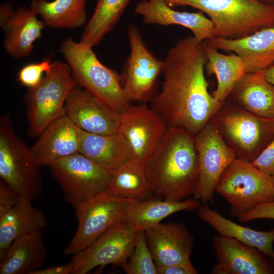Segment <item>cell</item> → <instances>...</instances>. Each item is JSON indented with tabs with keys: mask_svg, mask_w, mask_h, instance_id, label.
I'll return each mask as SVG.
<instances>
[{
	"mask_svg": "<svg viewBox=\"0 0 274 274\" xmlns=\"http://www.w3.org/2000/svg\"><path fill=\"white\" fill-rule=\"evenodd\" d=\"M207 61L203 42L194 37L179 40L168 51L161 89L150 101L167 127L180 128L195 135L222 106L224 102L209 92Z\"/></svg>",
	"mask_w": 274,
	"mask_h": 274,
	"instance_id": "6da1fadb",
	"label": "cell"
},
{
	"mask_svg": "<svg viewBox=\"0 0 274 274\" xmlns=\"http://www.w3.org/2000/svg\"><path fill=\"white\" fill-rule=\"evenodd\" d=\"M143 168L153 193L181 201L193 195L199 176L194 135L178 127H167Z\"/></svg>",
	"mask_w": 274,
	"mask_h": 274,
	"instance_id": "7a4b0ae2",
	"label": "cell"
},
{
	"mask_svg": "<svg viewBox=\"0 0 274 274\" xmlns=\"http://www.w3.org/2000/svg\"><path fill=\"white\" fill-rule=\"evenodd\" d=\"M170 7L188 6L206 13L214 38L237 39L274 27V5L256 0H163Z\"/></svg>",
	"mask_w": 274,
	"mask_h": 274,
	"instance_id": "3957f363",
	"label": "cell"
},
{
	"mask_svg": "<svg viewBox=\"0 0 274 274\" xmlns=\"http://www.w3.org/2000/svg\"><path fill=\"white\" fill-rule=\"evenodd\" d=\"M92 48L67 38L61 43L60 52L77 85L121 113L131 102L123 89L121 75L101 63Z\"/></svg>",
	"mask_w": 274,
	"mask_h": 274,
	"instance_id": "277c9868",
	"label": "cell"
},
{
	"mask_svg": "<svg viewBox=\"0 0 274 274\" xmlns=\"http://www.w3.org/2000/svg\"><path fill=\"white\" fill-rule=\"evenodd\" d=\"M40 166L31 150L16 133L9 113L0 118V177L18 195L40 198Z\"/></svg>",
	"mask_w": 274,
	"mask_h": 274,
	"instance_id": "5b68a950",
	"label": "cell"
},
{
	"mask_svg": "<svg viewBox=\"0 0 274 274\" xmlns=\"http://www.w3.org/2000/svg\"><path fill=\"white\" fill-rule=\"evenodd\" d=\"M224 101L211 120L236 158L252 162L271 141L274 119L254 115Z\"/></svg>",
	"mask_w": 274,
	"mask_h": 274,
	"instance_id": "8992f818",
	"label": "cell"
},
{
	"mask_svg": "<svg viewBox=\"0 0 274 274\" xmlns=\"http://www.w3.org/2000/svg\"><path fill=\"white\" fill-rule=\"evenodd\" d=\"M77 86L68 64L54 61L51 71L25 96L29 136H39L51 122L65 115L66 100Z\"/></svg>",
	"mask_w": 274,
	"mask_h": 274,
	"instance_id": "52a82bcc",
	"label": "cell"
},
{
	"mask_svg": "<svg viewBox=\"0 0 274 274\" xmlns=\"http://www.w3.org/2000/svg\"><path fill=\"white\" fill-rule=\"evenodd\" d=\"M216 192L230 206V215L238 217L259 204L274 200L271 176L251 162L235 158L221 176Z\"/></svg>",
	"mask_w": 274,
	"mask_h": 274,
	"instance_id": "ba28073f",
	"label": "cell"
},
{
	"mask_svg": "<svg viewBox=\"0 0 274 274\" xmlns=\"http://www.w3.org/2000/svg\"><path fill=\"white\" fill-rule=\"evenodd\" d=\"M134 200L118 197L106 190L74 207L78 225L64 253L75 255L87 248L113 225L123 221Z\"/></svg>",
	"mask_w": 274,
	"mask_h": 274,
	"instance_id": "9c48e42d",
	"label": "cell"
},
{
	"mask_svg": "<svg viewBox=\"0 0 274 274\" xmlns=\"http://www.w3.org/2000/svg\"><path fill=\"white\" fill-rule=\"evenodd\" d=\"M49 167L74 207L106 190L112 175V170L80 152L58 159Z\"/></svg>",
	"mask_w": 274,
	"mask_h": 274,
	"instance_id": "30bf717a",
	"label": "cell"
},
{
	"mask_svg": "<svg viewBox=\"0 0 274 274\" xmlns=\"http://www.w3.org/2000/svg\"><path fill=\"white\" fill-rule=\"evenodd\" d=\"M127 35L130 54L120 75L122 88L130 102H147L155 94L157 82L164 68V60L149 49L136 25H130Z\"/></svg>",
	"mask_w": 274,
	"mask_h": 274,
	"instance_id": "8fae6325",
	"label": "cell"
},
{
	"mask_svg": "<svg viewBox=\"0 0 274 274\" xmlns=\"http://www.w3.org/2000/svg\"><path fill=\"white\" fill-rule=\"evenodd\" d=\"M197 151L199 176L193 198L204 204L213 201L223 174L236 158L231 148L210 121L194 135Z\"/></svg>",
	"mask_w": 274,
	"mask_h": 274,
	"instance_id": "7c38bea8",
	"label": "cell"
},
{
	"mask_svg": "<svg viewBox=\"0 0 274 274\" xmlns=\"http://www.w3.org/2000/svg\"><path fill=\"white\" fill-rule=\"evenodd\" d=\"M120 114L118 132L129 146L131 161L143 167L167 127L147 102L131 104Z\"/></svg>",
	"mask_w": 274,
	"mask_h": 274,
	"instance_id": "4fadbf2b",
	"label": "cell"
},
{
	"mask_svg": "<svg viewBox=\"0 0 274 274\" xmlns=\"http://www.w3.org/2000/svg\"><path fill=\"white\" fill-rule=\"evenodd\" d=\"M136 234L124 221L116 223L74 255L72 274H85L97 267L109 264L122 267L133 251Z\"/></svg>",
	"mask_w": 274,
	"mask_h": 274,
	"instance_id": "5bb4252c",
	"label": "cell"
},
{
	"mask_svg": "<svg viewBox=\"0 0 274 274\" xmlns=\"http://www.w3.org/2000/svg\"><path fill=\"white\" fill-rule=\"evenodd\" d=\"M65 115L80 129L107 135L118 132L121 114L85 89L75 87L65 104Z\"/></svg>",
	"mask_w": 274,
	"mask_h": 274,
	"instance_id": "9a60e30c",
	"label": "cell"
},
{
	"mask_svg": "<svg viewBox=\"0 0 274 274\" xmlns=\"http://www.w3.org/2000/svg\"><path fill=\"white\" fill-rule=\"evenodd\" d=\"M145 233L157 267L191 262L194 239L183 223H160Z\"/></svg>",
	"mask_w": 274,
	"mask_h": 274,
	"instance_id": "2e32d148",
	"label": "cell"
},
{
	"mask_svg": "<svg viewBox=\"0 0 274 274\" xmlns=\"http://www.w3.org/2000/svg\"><path fill=\"white\" fill-rule=\"evenodd\" d=\"M213 244L217 259L213 274H269L273 271L257 249L218 234Z\"/></svg>",
	"mask_w": 274,
	"mask_h": 274,
	"instance_id": "e0dca14e",
	"label": "cell"
},
{
	"mask_svg": "<svg viewBox=\"0 0 274 274\" xmlns=\"http://www.w3.org/2000/svg\"><path fill=\"white\" fill-rule=\"evenodd\" d=\"M81 131L66 115L51 122L31 148L39 165L49 167L58 159L79 153Z\"/></svg>",
	"mask_w": 274,
	"mask_h": 274,
	"instance_id": "ac0fdd59",
	"label": "cell"
},
{
	"mask_svg": "<svg viewBox=\"0 0 274 274\" xmlns=\"http://www.w3.org/2000/svg\"><path fill=\"white\" fill-rule=\"evenodd\" d=\"M203 43L216 49L234 52L244 60L247 73L264 71L274 63V27L240 39L213 38Z\"/></svg>",
	"mask_w": 274,
	"mask_h": 274,
	"instance_id": "d6986e66",
	"label": "cell"
},
{
	"mask_svg": "<svg viewBox=\"0 0 274 274\" xmlns=\"http://www.w3.org/2000/svg\"><path fill=\"white\" fill-rule=\"evenodd\" d=\"M136 14L140 15L144 23L162 26L178 25L191 30L200 42L214 38V25L201 11L180 12L174 10L163 0H142L136 5Z\"/></svg>",
	"mask_w": 274,
	"mask_h": 274,
	"instance_id": "ffe728a7",
	"label": "cell"
},
{
	"mask_svg": "<svg viewBox=\"0 0 274 274\" xmlns=\"http://www.w3.org/2000/svg\"><path fill=\"white\" fill-rule=\"evenodd\" d=\"M31 201L18 196L16 203L0 215V258L15 239L48 226L46 216Z\"/></svg>",
	"mask_w": 274,
	"mask_h": 274,
	"instance_id": "44dd1931",
	"label": "cell"
},
{
	"mask_svg": "<svg viewBox=\"0 0 274 274\" xmlns=\"http://www.w3.org/2000/svg\"><path fill=\"white\" fill-rule=\"evenodd\" d=\"M41 231L15 239L0 258L1 274H31L41 268L47 254Z\"/></svg>",
	"mask_w": 274,
	"mask_h": 274,
	"instance_id": "7402d4cb",
	"label": "cell"
},
{
	"mask_svg": "<svg viewBox=\"0 0 274 274\" xmlns=\"http://www.w3.org/2000/svg\"><path fill=\"white\" fill-rule=\"evenodd\" d=\"M37 15L30 8L19 7L12 18L2 28L5 36L4 49L13 58L28 56L33 43L42 36L45 25Z\"/></svg>",
	"mask_w": 274,
	"mask_h": 274,
	"instance_id": "603a6c76",
	"label": "cell"
},
{
	"mask_svg": "<svg viewBox=\"0 0 274 274\" xmlns=\"http://www.w3.org/2000/svg\"><path fill=\"white\" fill-rule=\"evenodd\" d=\"M234 102L260 117L274 119V85L264 77V71L246 73L233 89Z\"/></svg>",
	"mask_w": 274,
	"mask_h": 274,
	"instance_id": "cb8c5ba5",
	"label": "cell"
},
{
	"mask_svg": "<svg viewBox=\"0 0 274 274\" xmlns=\"http://www.w3.org/2000/svg\"><path fill=\"white\" fill-rule=\"evenodd\" d=\"M200 204L199 201L193 197L181 201L151 197L135 200L129 207L123 221L135 232L145 231L174 213L197 209Z\"/></svg>",
	"mask_w": 274,
	"mask_h": 274,
	"instance_id": "d4e9b609",
	"label": "cell"
},
{
	"mask_svg": "<svg viewBox=\"0 0 274 274\" xmlns=\"http://www.w3.org/2000/svg\"><path fill=\"white\" fill-rule=\"evenodd\" d=\"M80 153L111 170L131 160V152L119 132L103 135L81 130Z\"/></svg>",
	"mask_w": 274,
	"mask_h": 274,
	"instance_id": "484cf974",
	"label": "cell"
},
{
	"mask_svg": "<svg viewBox=\"0 0 274 274\" xmlns=\"http://www.w3.org/2000/svg\"><path fill=\"white\" fill-rule=\"evenodd\" d=\"M197 210L198 216L218 234L233 238L255 248L274 259V229L259 231L241 225L212 210L207 204H200Z\"/></svg>",
	"mask_w": 274,
	"mask_h": 274,
	"instance_id": "4316f807",
	"label": "cell"
},
{
	"mask_svg": "<svg viewBox=\"0 0 274 274\" xmlns=\"http://www.w3.org/2000/svg\"><path fill=\"white\" fill-rule=\"evenodd\" d=\"M203 46L207 60L206 70L209 75L215 74L217 79V88L212 95L224 102L247 73L245 63L236 54L226 55L203 43Z\"/></svg>",
	"mask_w": 274,
	"mask_h": 274,
	"instance_id": "83f0119b",
	"label": "cell"
},
{
	"mask_svg": "<svg viewBox=\"0 0 274 274\" xmlns=\"http://www.w3.org/2000/svg\"><path fill=\"white\" fill-rule=\"evenodd\" d=\"M87 0H31L30 8L40 15L45 26L74 29L87 20Z\"/></svg>",
	"mask_w": 274,
	"mask_h": 274,
	"instance_id": "f1b7e54d",
	"label": "cell"
},
{
	"mask_svg": "<svg viewBox=\"0 0 274 274\" xmlns=\"http://www.w3.org/2000/svg\"><path fill=\"white\" fill-rule=\"evenodd\" d=\"M107 190L118 197L139 200L153 194L143 167L131 160L112 170Z\"/></svg>",
	"mask_w": 274,
	"mask_h": 274,
	"instance_id": "f546056e",
	"label": "cell"
},
{
	"mask_svg": "<svg viewBox=\"0 0 274 274\" xmlns=\"http://www.w3.org/2000/svg\"><path fill=\"white\" fill-rule=\"evenodd\" d=\"M131 0H97L93 13L86 24L80 42L97 46L118 23Z\"/></svg>",
	"mask_w": 274,
	"mask_h": 274,
	"instance_id": "4dcf8cb0",
	"label": "cell"
},
{
	"mask_svg": "<svg viewBox=\"0 0 274 274\" xmlns=\"http://www.w3.org/2000/svg\"><path fill=\"white\" fill-rule=\"evenodd\" d=\"M121 267L127 274H157V267L149 248L145 231L136 232L133 251Z\"/></svg>",
	"mask_w": 274,
	"mask_h": 274,
	"instance_id": "1f68e13d",
	"label": "cell"
},
{
	"mask_svg": "<svg viewBox=\"0 0 274 274\" xmlns=\"http://www.w3.org/2000/svg\"><path fill=\"white\" fill-rule=\"evenodd\" d=\"M54 61L45 59L41 62L30 63L22 67L17 75V81L29 88L37 86L43 79L44 73H48L52 70Z\"/></svg>",
	"mask_w": 274,
	"mask_h": 274,
	"instance_id": "d6a6232c",
	"label": "cell"
},
{
	"mask_svg": "<svg viewBox=\"0 0 274 274\" xmlns=\"http://www.w3.org/2000/svg\"><path fill=\"white\" fill-rule=\"evenodd\" d=\"M251 163L265 174L274 176V135Z\"/></svg>",
	"mask_w": 274,
	"mask_h": 274,
	"instance_id": "836d02e7",
	"label": "cell"
},
{
	"mask_svg": "<svg viewBox=\"0 0 274 274\" xmlns=\"http://www.w3.org/2000/svg\"><path fill=\"white\" fill-rule=\"evenodd\" d=\"M237 218L241 222L260 219H274V200L259 204Z\"/></svg>",
	"mask_w": 274,
	"mask_h": 274,
	"instance_id": "e575fe53",
	"label": "cell"
},
{
	"mask_svg": "<svg viewBox=\"0 0 274 274\" xmlns=\"http://www.w3.org/2000/svg\"><path fill=\"white\" fill-rule=\"evenodd\" d=\"M18 195L3 180L0 182V215L13 207Z\"/></svg>",
	"mask_w": 274,
	"mask_h": 274,
	"instance_id": "d590c367",
	"label": "cell"
},
{
	"mask_svg": "<svg viewBox=\"0 0 274 274\" xmlns=\"http://www.w3.org/2000/svg\"><path fill=\"white\" fill-rule=\"evenodd\" d=\"M191 262L157 267V274H197Z\"/></svg>",
	"mask_w": 274,
	"mask_h": 274,
	"instance_id": "8d00e7d4",
	"label": "cell"
},
{
	"mask_svg": "<svg viewBox=\"0 0 274 274\" xmlns=\"http://www.w3.org/2000/svg\"><path fill=\"white\" fill-rule=\"evenodd\" d=\"M73 261L62 265L51 266L40 268L33 271L31 274H72Z\"/></svg>",
	"mask_w": 274,
	"mask_h": 274,
	"instance_id": "74e56055",
	"label": "cell"
},
{
	"mask_svg": "<svg viewBox=\"0 0 274 274\" xmlns=\"http://www.w3.org/2000/svg\"><path fill=\"white\" fill-rule=\"evenodd\" d=\"M14 10L11 2L1 5L0 6V26L3 28L6 23L14 16Z\"/></svg>",
	"mask_w": 274,
	"mask_h": 274,
	"instance_id": "f35d334b",
	"label": "cell"
},
{
	"mask_svg": "<svg viewBox=\"0 0 274 274\" xmlns=\"http://www.w3.org/2000/svg\"><path fill=\"white\" fill-rule=\"evenodd\" d=\"M264 77L268 82L274 85V63L264 70Z\"/></svg>",
	"mask_w": 274,
	"mask_h": 274,
	"instance_id": "ab89813d",
	"label": "cell"
},
{
	"mask_svg": "<svg viewBox=\"0 0 274 274\" xmlns=\"http://www.w3.org/2000/svg\"><path fill=\"white\" fill-rule=\"evenodd\" d=\"M258 2H260L262 3L269 4V5H274V0H256Z\"/></svg>",
	"mask_w": 274,
	"mask_h": 274,
	"instance_id": "60d3db41",
	"label": "cell"
},
{
	"mask_svg": "<svg viewBox=\"0 0 274 274\" xmlns=\"http://www.w3.org/2000/svg\"><path fill=\"white\" fill-rule=\"evenodd\" d=\"M271 178H272V180L273 183V185H274V176H272Z\"/></svg>",
	"mask_w": 274,
	"mask_h": 274,
	"instance_id": "b9f144b4",
	"label": "cell"
},
{
	"mask_svg": "<svg viewBox=\"0 0 274 274\" xmlns=\"http://www.w3.org/2000/svg\"><path fill=\"white\" fill-rule=\"evenodd\" d=\"M273 247H274V243H273Z\"/></svg>",
	"mask_w": 274,
	"mask_h": 274,
	"instance_id": "7bdbcfd3",
	"label": "cell"
}]
</instances>
